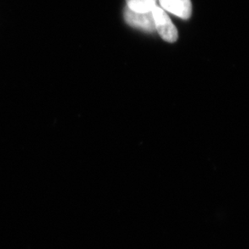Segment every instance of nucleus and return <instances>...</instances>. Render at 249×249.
<instances>
[{
  "mask_svg": "<svg viewBox=\"0 0 249 249\" xmlns=\"http://www.w3.org/2000/svg\"><path fill=\"white\" fill-rule=\"evenodd\" d=\"M156 31L160 36L168 42H175L178 38V29L171 20L167 12L156 5L152 9Z\"/></svg>",
  "mask_w": 249,
  "mask_h": 249,
  "instance_id": "nucleus-1",
  "label": "nucleus"
},
{
  "mask_svg": "<svg viewBox=\"0 0 249 249\" xmlns=\"http://www.w3.org/2000/svg\"><path fill=\"white\" fill-rule=\"evenodd\" d=\"M124 17L125 22L130 26L148 33L156 31L152 12H136L126 7L124 11Z\"/></svg>",
  "mask_w": 249,
  "mask_h": 249,
  "instance_id": "nucleus-2",
  "label": "nucleus"
},
{
  "mask_svg": "<svg viewBox=\"0 0 249 249\" xmlns=\"http://www.w3.org/2000/svg\"><path fill=\"white\" fill-rule=\"evenodd\" d=\"M161 8L180 19H188L192 15L191 0H159Z\"/></svg>",
  "mask_w": 249,
  "mask_h": 249,
  "instance_id": "nucleus-3",
  "label": "nucleus"
},
{
  "mask_svg": "<svg viewBox=\"0 0 249 249\" xmlns=\"http://www.w3.org/2000/svg\"><path fill=\"white\" fill-rule=\"evenodd\" d=\"M157 0H126L127 7L136 12H151Z\"/></svg>",
  "mask_w": 249,
  "mask_h": 249,
  "instance_id": "nucleus-4",
  "label": "nucleus"
}]
</instances>
